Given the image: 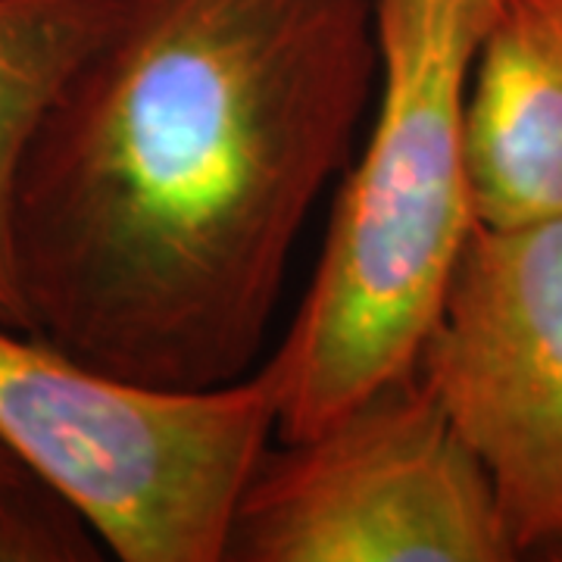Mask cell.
<instances>
[{
	"label": "cell",
	"mask_w": 562,
	"mask_h": 562,
	"mask_svg": "<svg viewBox=\"0 0 562 562\" xmlns=\"http://www.w3.org/2000/svg\"><path fill=\"white\" fill-rule=\"evenodd\" d=\"M416 372L482 462L519 560L562 557V216L479 225Z\"/></svg>",
	"instance_id": "cell-5"
},
{
	"label": "cell",
	"mask_w": 562,
	"mask_h": 562,
	"mask_svg": "<svg viewBox=\"0 0 562 562\" xmlns=\"http://www.w3.org/2000/svg\"><path fill=\"white\" fill-rule=\"evenodd\" d=\"M497 0H375L382 94L281 347L276 431L306 438L416 369L475 210L465 98Z\"/></svg>",
	"instance_id": "cell-2"
},
{
	"label": "cell",
	"mask_w": 562,
	"mask_h": 562,
	"mask_svg": "<svg viewBox=\"0 0 562 562\" xmlns=\"http://www.w3.org/2000/svg\"><path fill=\"white\" fill-rule=\"evenodd\" d=\"M22 469H29V465H25L7 443L0 441V479H10V475H16Z\"/></svg>",
	"instance_id": "cell-9"
},
{
	"label": "cell",
	"mask_w": 562,
	"mask_h": 562,
	"mask_svg": "<svg viewBox=\"0 0 562 562\" xmlns=\"http://www.w3.org/2000/svg\"><path fill=\"white\" fill-rule=\"evenodd\" d=\"M266 450L222 562H509L482 462L416 369L319 431Z\"/></svg>",
	"instance_id": "cell-4"
},
{
	"label": "cell",
	"mask_w": 562,
	"mask_h": 562,
	"mask_svg": "<svg viewBox=\"0 0 562 562\" xmlns=\"http://www.w3.org/2000/svg\"><path fill=\"white\" fill-rule=\"evenodd\" d=\"M560 562H562V557H560Z\"/></svg>",
	"instance_id": "cell-10"
},
{
	"label": "cell",
	"mask_w": 562,
	"mask_h": 562,
	"mask_svg": "<svg viewBox=\"0 0 562 562\" xmlns=\"http://www.w3.org/2000/svg\"><path fill=\"white\" fill-rule=\"evenodd\" d=\"M101 547L79 506L32 469L0 479V562L101 560Z\"/></svg>",
	"instance_id": "cell-8"
},
{
	"label": "cell",
	"mask_w": 562,
	"mask_h": 562,
	"mask_svg": "<svg viewBox=\"0 0 562 562\" xmlns=\"http://www.w3.org/2000/svg\"><path fill=\"white\" fill-rule=\"evenodd\" d=\"M120 0H0V322L32 331L16 262V181L29 140Z\"/></svg>",
	"instance_id": "cell-7"
},
{
	"label": "cell",
	"mask_w": 562,
	"mask_h": 562,
	"mask_svg": "<svg viewBox=\"0 0 562 562\" xmlns=\"http://www.w3.org/2000/svg\"><path fill=\"white\" fill-rule=\"evenodd\" d=\"M479 225L562 216V0H497L465 98Z\"/></svg>",
	"instance_id": "cell-6"
},
{
	"label": "cell",
	"mask_w": 562,
	"mask_h": 562,
	"mask_svg": "<svg viewBox=\"0 0 562 562\" xmlns=\"http://www.w3.org/2000/svg\"><path fill=\"white\" fill-rule=\"evenodd\" d=\"M276 431L260 366L216 391H154L0 322V441L81 509L122 562H222Z\"/></svg>",
	"instance_id": "cell-3"
},
{
	"label": "cell",
	"mask_w": 562,
	"mask_h": 562,
	"mask_svg": "<svg viewBox=\"0 0 562 562\" xmlns=\"http://www.w3.org/2000/svg\"><path fill=\"white\" fill-rule=\"evenodd\" d=\"M375 79V0H120L22 160L32 331L154 391L247 379Z\"/></svg>",
	"instance_id": "cell-1"
}]
</instances>
